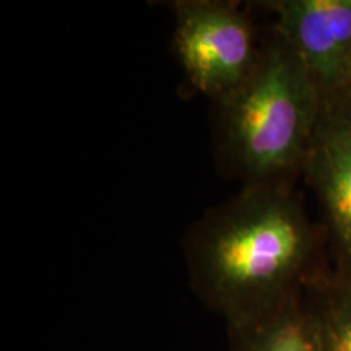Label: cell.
<instances>
[{"label": "cell", "mask_w": 351, "mask_h": 351, "mask_svg": "<svg viewBox=\"0 0 351 351\" xmlns=\"http://www.w3.org/2000/svg\"><path fill=\"white\" fill-rule=\"evenodd\" d=\"M302 173L326 219L333 267L351 275V96L322 98V109Z\"/></svg>", "instance_id": "obj_4"}, {"label": "cell", "mask_w": 351, "mask_h": 351, "mask_svg": "<svg viewBox=\"0 0 351 351\" xmlns=\"http://www.w3.org/2000/svg\"><path fill=\"white\" fill-rule=\"evenodd\" d=\"M319 351H351V275L327 269L304 291Z\"/></svg>", "instance_id": "obj_7"}, {"label": "cell", "mask_w": 351, "mask_h": 351, "mask_svg": "<svg viewBox=\"0 0 351 351\" xmlns=\"http://www.w3.org/2000/svg\"><path fill=\"white\" fill-rule=\"evenodd\" d=\"M226 327L230 351H319L304 293L287 304Z\"/></svg>", "instance_id": "obj_6"}, {"label": "cell", "mask_w": 351, "mask_h": 351, "mask_svg": "<svg viewBox=\"0 0 351 351\" xmlns=\"http://www.w3.org/2000/svg\"><path fill=\"white\" fill-rule=\"evenodd\" d=\"M215 104L218 153L244 186L289 181L302 171L322 95L275 29L247 78Z\"/></svg>", "instance_id": "obj_2"}, {"label": "cell", "mask_w": 351, "mask_h": 351, "mask_svg": "<svg viewBox=\"0 0 351 351\" xmlns=\"http://www.w3.org/2000/svg\"><path fill=\"white\" fill-rule=\"evenodd\" d=\"M324 244L289 181L263 182L202 215L184 256L197 298L230 324L302 296L327 270Z\"/></svg>", "instance_id": "obj_1"}, {"label": "cell", "mask_w": 351, "mask_h": 351, "mask_svg": "<svg viewBox=\"0 0 351 351\" xmlns=\"http://www.w3.org/2000/svg\"><path fill=\"white\" fill-rule=\"evenodd\" d=\"M174 49L191 85L218 101L239 86L256 65L262 44L252 21L234 3L178 2Z\"/></svg>", "instance_id": "obj_3"}, {"label": "cell", "mask_w": 351, "mask_h": 351, "mask_svg": "<svg viewBox=\"0 0 351 351\" xmlns=\"http://www.w3.org/2000/svg\"><path fill=\"white\" fill-rule=\"evenodd\" d=\"M346 93L351 96V59H350V67H348V77H346Z\"/></svg>", "instance_id": "obj_8"}, {"label": "cell", "mask_w": 351, "mask_h": 351, "mask_svg": "<svg viewBox=\"0 0 351 351\" xmlns=\"http://www.w3.org/2000/svg\"><path fill=\"white\" fill-rule=\"evenodd\" d=\"M274 29L289 44L322 98L346 93L351 59V0H276Z\"/></svg>", "instance_id": "obj_5"}]
</instances>
